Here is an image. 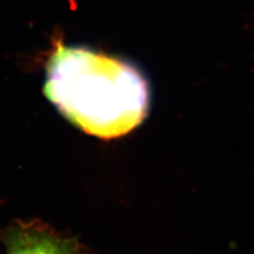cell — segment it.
Returning <instances> with one entry per match:
<instances>
[{
  "mask_svg": "<svg viewBox=\"0 0 254 254\" xmlns=\"http://www.w3.org/2000/svg\"><path fill=\"white\" fill-rule=\"evenodd\" d=\"M6 254H89L77 238L39 220H15L0 230Z\"/></svg>",
  "mask_w": 254,
  "mask_h": 254,
  "instance_id": "obj_2",
  "label": "cell"
},
{
  "mask_svg": "<svg viewBox=\"0 0 254 254\" xmlns=\"http://www.w3.org/2000/svg\"><path fill=\"white\" fill-rule=\"evenodd\" d=\"M44 93L69 122L102 139L122 137L147 116V82L129 64L86 48L55 46Z\"/></svg>",
  "mask_w": 254,
  "mask_h": 254,
  "instance_id": "obj_1",
  "label": "cell"
}]
</instances>
